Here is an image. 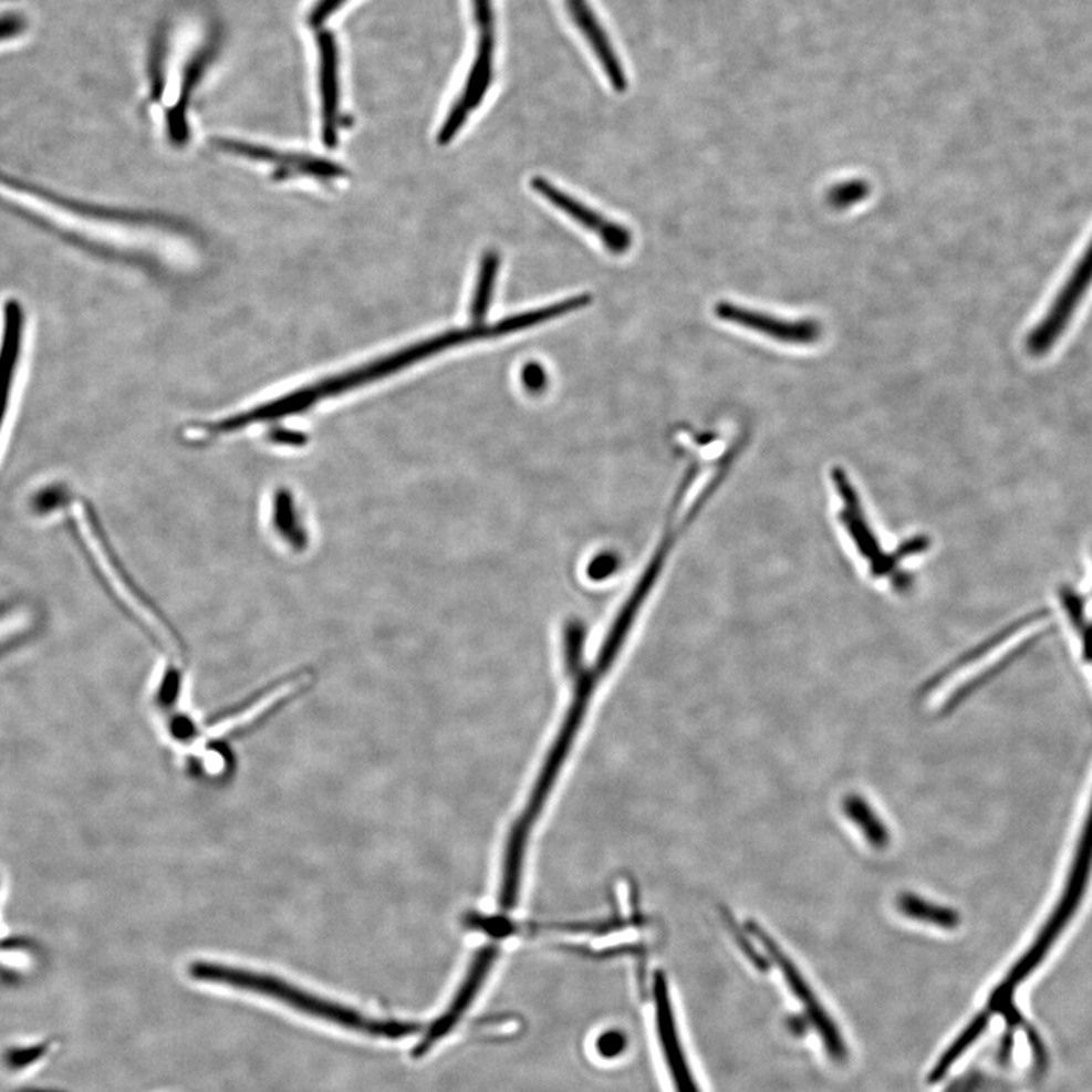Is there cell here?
<instances>
[{"label": "cell", "instance_id": "cell-1", "mask_svg": "<svg viewBox=\"0 0 1092 1092\" xmlns=\"http://www.w3.org/2000/svg\"><path fill=\"white\" fill-rule=\"evenodd\" d=\"M188 975L191 979L199 981L261 994V996L281 1001L290 1008L309 1013V1016L334 1022L342 1028L374 1034V1037L396 1040V1038H406L419 1030V1026L412 1025V1022L372 1020V1018L363 1017L357 1010L321 999V997L313 996L304 989L290 985L289 981L282 980L280 977L264 975V973L253 971V969L212 963V960H196L188 967Z\"/></svg>", "mask_w": 1092, "mask_h": 1092}, {"label": "cell", "instance_id": "cell-2", "mask_svg": "<svg viewBox=\"0 0 1092 1092\" xmlns=\"http://www.w3.org/2000/svg\"><path fill=\"white\" fill-rule=\"evenodd\" d=\"M1091 869L1092 804L1090 815L1086 818L1085 828H1083L1081 842H1079L1078 852H1075L1073 865H1071L1069 882H1067L1057 909L1047 919L1044 928H1042L1038 938L1034 939L1032 947L1026 951L1021 960H1018L1016 967L1010 969L1009 976L1006 977L1003 984L992 994L991 1005H1008L1018 985L1042 963V959H1044L1047 953L1053 946L1054 940L1059 938L1063 928L1067 927V924L1070 923L1075 911H1078L1079 903L1082 902L1083 893H1085L1088 881H1090Z\"/></svg>", "mask_w": 1092, "mask_h": 1092}, {"label": "cell", "instance_id": "cell-3", "mask_svg": "<svg viewBox=\"0 0 1092 1092\" xmlns=\"http://www.w3.org/2000/svg\"><path fill=\"white\" fill-rule=\"evenodd\" d=\"M472 20L476 24V52L470 64L465 87L458 94L449 110L444 125L437 134L440 146L448 145L464 128L466 121L489 93L495 76V60H497V14L493 0H470Z\"/></svg>", "mask_w": 1092, "mask_h": 1092}, {"label": "cell", "instance_id": "cell-4", "mask_svg": "<svg viewBox=\"0 0 1092 1092\" xmlns=\"http://www.w3.org/2000/svg\"><path fill=\"white\" fill-rule=\"evenodd\" d=\"M748 930L750 934L755 935L762 944L765 950L768 955L774 959V963L779 965L781 973H783L784 980H787L788 987L791 988L793 996L797 1000L804 1006L805 1016L815 1026L818 1033H820L822 1042H824L825 1050L829 1051L830 1057L834 1061H844L846 1057L845 1042L842 1040L840 1029L832 1021L829 1013L825 1012L824 1008L815 997V992L809 987L808 981H805L803 975L797 969L795 965L792 964L791 959L781 951V948L777 946L774 940L768 936L767 932H763L762 927L758 924H748Z\"/></svg>", "mask_w": 1092, "mask_h": 1092}, {"label": "cell", "instance_id": "cell-5", "mask_svg": "<svg viewBox=\"0 0 1092 1092\" xmlns=\"http://www.w3.org/2000/svg\"><path fill=\"white\" fill-rule=\"evenodd\" d=\"M715 314L719 321L734 323L742 329L755 331L765 337L784 345L809 346L820 341L822 326L813 319L791 321L774 316L771 313L759 312L748 306L736 305L734 302H718Z\"/></svg>", "mask_w": 1092, "mask_h": 1092}, {"label": "cell", "instance_id": "cell-6", "mask_svg": "<svg viewBox=\"0 0 1092 1092\" xmlns=\"http://www.w3.org/2000/svg\"><path fill=\"white\" fill-rule=\"evenodd\" d=\"M531 188L538 191L542 198H545L558 210L570 216L576 223L582 225V227L589 229L593 235L599 236L604 247L612 253L623 256V253L632 248L633 235L628 228L605 219L600 212L592 210V208L579 202L572 196L564 194L560 188L552 186L548 179L542 177L531 179Z\"/></svg>", "mask_w": 1092, "mask_h": 1092}, {"label": "cell", "instance_id": "cell-7", "mask_svg": "<svg viewBox=\"0 0 1092 1092\" xmlns=\"http://www.w3.org/2000/svg\"><path fill=\"white\" fill-rule=\"evenodd\" d=\"M653 991L658 1040H661L662 1051H664L674 1088H676V1092H699L697 1082L690 1073L689 1063L686 1061L680 1038H678L676 1018H674L673 1005H670L668 980H666L664 973H657L654 976Z\"/></svg>", "mask_w": 1092, "mask_h": 1092}, {"label": "cell", "instance_id": "cell-8", "mask_svg": "<svg viewBox=\"0 0 1092 1092\" xmlns=\"http://www.w3.org/2000/svg\"><path fill=\"white\" fill-rule=\"evenodd\" d=\"M562 2L572 23L582 34L593 56L599 61L600 67L603 69L613 90L617 93H624L627 90L628 81L623 61L617 56L616 49L609 39L596 11L593 10L591 0H562Z\"/></svg>", "mask_w": 1092, "mask_h": 1092}, {"label": "cell", "instance_id": "cell-9", "mask_svg": "<svg viewBox=\"0 0 1092 1092\" xmlns=\"http://www.w3.org/2000/svg\"><path fill=\"white\" fill-rule=\"evenodd\" d=\"M319 93H321L322 138L329 146L337 143L341 85H339V49L330 31L318 34Z\"/></svg>", "mask_w": 1092, "mask_h": 1092}, {"label": "cell", "instance_id": "cell-10", "mask_svg": "<svg viewBox=\"0 0 1092 1092\" xmlns=\"http://www.w3.org/2000/svg\"><path fill=\"white\" fill-rule=\"evenodd\" d=\"M493 965V947L490 946L489 950L482 953L480 957L474 963L472 967L469 968L468 975H466L464 984L458 988L456 997H454L451 1005L447 1009V1012L439 1018V1020L433 1022L431 1028H429L427 1034H425L424 1040L416 1046L413 1050V1057L420 1058L425 1053H428L441 1040V1038L447 1037L451 1033V1030L456 1028L457 1022L460 1018L465 1016L466 1010L476 1000L478 991L482 987V981L488 977L490 968Z\"/></svg>", "mask_w": 1092, "mask_h": 1092}, {"label": "cell", "instance_id": "cell-11", "mask_svg": "<svg viewBox=\"0 0 1092 1092\" xmlns=\"http://www.w3.org/2000/svg\"><path fill=\"white\" fill-rule=\"evenodd\" d=\"M218 147L227 153H232L236 155H243V157L259 159V162L272 163V165L284 166L290 165L293 167L294 171H300L304 175H313V177H339L341 171L337 167L330 165V163L321 162V159L305 158L302 155L293 154H282L278 150L266 149V147L247 145V143L235 142V141H218Z\"/></svg>", "mask_w": 1092, "mask_h": 1092}, {"label": "cell", "instance_id": "cell-12", "mask_svg": "<svg viewBox=\"0 0 1092 1092\" xmlns=\"http://www.w3.org/2000/svg\"><path fill=\"white\" fill-rule=\"evenodd\" d=\"M271 521L273 531L281 541L288 543L294 551H304L309 545V533H306L300 507L294 501L290 490L278 489L272 497Z\"/></svg>", "mask_w": 1092, "mask_h": 1092}, {"label": "cell", "instance_id": "cell-13", "mask_svg": "<svg viewBox=\"0 0 1092 1092\" xmlns=\"http://www.w3.org/2000/svg\"><path fill=\"white\" fill-rule=\"evenodd\" d=\"M212 56H215V48H202L190 63L187 64L186 75H184L181 93H179V100L177 104L174 105L169 116H167V125H169V136L175 143H184L188 137V126H187V106L188 101H190L191 93L195 92L196 85H198L200 77H202L204 72L211 63Z\"/></svg>", "mask_w": 1092, "mask_h": 1092}, {"label": "cell", "instance_id": "cell-14", "mask_svg": "<svg viewBox=\"0 0 1092 1092\" xmlns=\"http://www.w3.org/2000/svg\"><path fill=\"white\" fill-rule=\"evenodd\" d=\"M501 257L495 251L485 252L478 271L476 293L470 302V321L474 325H485L488 318L490 302H492L495 282L500 272Z\"/></svg>", "mask_w": 1092, "mask_h": 1092}, {"label": "cell", "instance_id": "cell-15", "mask_svg": "<svg viewBox=\"0 0 1092 1092\" xmlns=\"http://www.w3.org/2000/svg\"><path fill=\"white\" fill-rule=\"evenodd\" d=\"M898 911L907 918L915 922L930 924L940 928H956L959 926L960 916L950 907L939 906L936 903L927 902L915 894H902L897 899Z\"/></svg>", "mask_w": 1092, "mask_h": 1092}, {"label": "cell", "instance_id": "cell-16", "mask_svg": "<svg viewBox=\"0 0 1092 1092\" xmlns=\"http://www.w3.org/2000/svg\"><path fill=\"white\" fill-rule=\"evenodd\" d=\"M842 809H844L845 817L864 833L870 845L875 846V849H883L890 844V832L865 799L859 795L845 797Z\"/></svg>", "mask_w": 1092, "mask_h": 1092}, {"label": "cell", "instance_id": "cell-17", "mask_svg": "<svg viewBox=\"0 0 1092 1092\" xmlns=\"http://www.w3.org/2000/svg\"><path fill=\"white\" fill-rule=\"evenodd\" d=\"M987 1025V1013H980L979 1017L975 1018V1021H973L971 1025H969L968 1028L960 1033V1037L953 1042L950 1049H948L946 1053L940 1057L938 1063H936L934 1070H932L930 1078H928L930 1079V1082H938L944 1078V1075L947 1074V1071L951 1069L953 1063L963 1057L965 1051L968 1050V1047H971L973 1042L980 1037V1033L984 1032Z\"/></svg>", "mask_w": 1092, "mask_h": 1092}, {"label": "cell", "instance_id": "cell-18", "mask_svg": "<svg viewBox=\"0 0 1092 1092\" xmlns=\"http://www.w3.org/2000/svg\"><path fill=\"white\" fill-rule=\"evenodd\" d=\"M871 191L870 184L865 179H846L834 184L828 194V204L833 210H850L857 204L864 202Z\"/></svg>", "mask_w": 1092, "mask_h": 1092}, {"label": "cell", "instance_id": "cell-19", "mask_svg": "<svg viewBox=\"0 0 1092 1092\" xmlns=\"http://www.w3.org/2000/svg\"><path fill=\"white\" fill-rule=\"evenodd\" d=\"M48 1049V1044H37L10 1050L6 1054V1065L11 1070L27 1069L31 1063L39 1061L46 1053Z\"/></svg>", "mask_w": 1092, "mask_h": 1092}, {"label": "cell", "instance_id": "cell-20", "mask_svg": "<svg viewBox=\"0 0 1092 1092\" xmlns=\"http://www.w3.org/2000/svg\"><path fill=\"white\" fill-rule=\"evenodd\" d=\"M627 1049V1037L621 1030H605L596 1040V1051L601 1058L615 1059Z\"/></svg>", "mask_w": 1092, "mask_h": 1092}, {"label": "cell", "instance_id": "cell-21", "mask_svg": "<svg viewBox=\"0 0 1092 1092\" xmlns=\"http://www.w3.org/2000/svg\"><path fill=\"white\" fill-rule=\"evenodd\" d=\"M347 0H318L314 3L312 10L309 12V18H306V23L312 30H319L323 23L326 22L334 14L339 8L345 6Z\"/></svg>", "mask_w": 1092, "mask_h": 1092}, {"label": "cell", "instance_id": "cell-22", "mask_svg": "<svg viewBox=\"0 0 1092 1092\" xmlns=\"http://www.w3.org/2000/svg\"><path fill=\"white\" fill-rule=\"evenodd\" d=\"M521 375L523 386L531 392L543 391L547 386L548 375L541 363H527Z\"/></svg>", "mask_w": 1092, "mask_h": 1092}, {"label": "cell", "instance_id": "cell-23", "mask_svg": "<svg viewBox=\"0 0 1092 1092\" xmlns=\"http://www.w3.org/2000/svg\"><path fill=\"white\" fill-rule=\"evenodd\" d=\"M1092 237V236H1091Z\"/></svg>", "mask_w": 1092, "mask_h": 1092}]
</instances>
